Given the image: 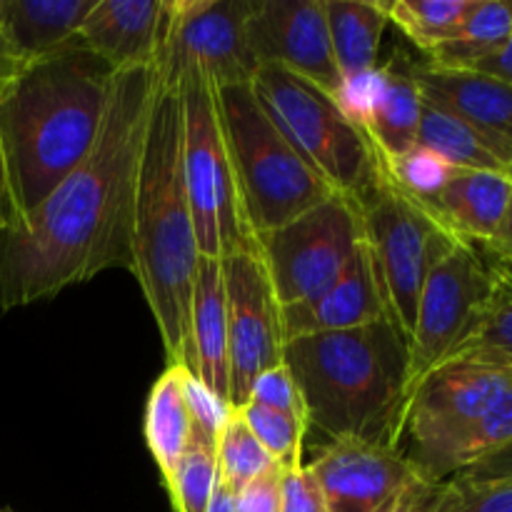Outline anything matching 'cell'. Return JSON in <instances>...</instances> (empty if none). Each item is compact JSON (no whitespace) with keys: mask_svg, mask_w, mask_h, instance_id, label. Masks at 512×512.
Wrapping results in <instances>:
<instances>
[{"mask_svg":"<svg viewBox=\"0 0 512 512\" xmlns=\"http://www.w3.org/2000/svg\"><path fill=\"white\" fill-rule=\"evenodd\" d=\"M155 80V65L113 73L88 158L38 208L0 230V310L48 300L105 270H130L135 185Z\"/></svg>","mask_w":512,"mask_h":512,"instance_id":"cell-1","label":"cell"},{"mask_svg":"<svg viewBox=\"0 0 512 512\" xmlns=\"http://www.w3.org/2000/svg\"><path fill=\"white\" fill-rule=\"evenodd\" d=\"M113 70L75 40L33 60L0 95V165L10 223L38 208L93 148Z\"/></svg>","mask_w":512,"mask_h":512,"instance_id":"cell-2","label":"cell"},{"mask_svg":"<svg viewBox=\"0 0 512 512\" xmlns=\"http://www.w3.org/2000/svg\"><path fill=\"white\" fill-rule=\"evenodd\" d=\"M200 258L183 173L180 93L178 85L158 78L135 185L130 273L158 325L168 365L188 370L190 303Z\"/></svg>","mask_w":512,"mask_h":512,"instance_id":"cell-3","label":"cell"},{"mask_svg":"<svg viewBox=\"0 0 512 512\" xmlns=\"http://www.w3.org/2000/svg\"><path fill=\"white\" fill-rule=\"evenodd\" d=\"M283 363L330 440L400 448L408 405V340L390 318L285 343Z\"/></svg>","mask_w":512,"mask_h":512,"instance_id":"cell-4","label":"cell"},{"mask_svg":"<svg viewBox=\"0 0 512 512\" xmlns=\"http://www.w3.org/2000/svg\"><path fill=\"white\" fill-rule=\"evenodd\" d=\"M215 90L235 183L255 235L280 228L338 195L270 120L253 85Z\"/></svg>","mask_w":512,"mask_h":512,"instance_id":"cell-5","label":"cell"},{"mask_svg":"<svg viewBox=\"0 0 512 512\" xmlns=\"http://www.w3.org/2000/svg\"><path fill=\"white\" fill-rule=\"evenodd\" d=\"M363 243L390 320L410 338L430 270L460 243L428 208L398 190L378 160L375 178L355 195Z\"/></svg>","mask_w":512,"mask_h":512,"instance_id":"cell-6","label":"cell"},{"mask_svg":"<svg viewBox=\"0 0 512 512\" xmlns=\"http://www.w3.org/2000/svg\"><path fill=\"white\" fill-rule=\"evenodd\" d=\"M183 115V173L193 210L195 235L203 258L220 260L233 250L255 245L235 183L215 83L200 68L178 78Z\"/></svg>","mask_w":512,"mask_h":512,"instance_id":"cell-7","label":"cell"},{"mask_svg":"<svg viewBox=\"0 0 512 512\" xmlns=\"http://www.w3.org/2000/svg\"><path fill=\"white\" fill-rule=\"evenodd\" d=\"M250 85L270 120L335 193L355 198L375 178L373 145L330 95L278 65H260Z\"/></svg>","mask_w":512,"mask_h":512,"instance_id":"cell-8","label":"cell"},{"mask_svg":"<svg viewBox=\"0 0 512 512\" xmlns=\"http://www.w3.org/2000/svg\"><path fill=\"white\" fill-rule=\"evenodd\" d=\"M512 388V365L490 358H450L430 370L408 395L403 435L410 463L428 483L445 453L468 435ZM435 485V483H433Z\"/></svg>","mask_w":512,"mask_h":512,"instance_id":"cell-9","label":"cell"},{"mask_svg":"<svg viewBox=\"0 0 512 512\" xmlns=\"http://www.w3.org/2000/svg\"><path fill=\"white\" fill-rule=\"evenodd\" d=\"M363 240L353 198L335 195L268 233L255 235L280 308L308 303L328 290Z\"/></svg>","mask_w":512,"mask_h":512,"instance_id":"cell-10","label":"cell"},{"mask_svg":"<svg viewBox=\"0 0 512 512\" xmlns=\"http://www.w3.org/2000/svg\"><path fill=\"white\" fill-rule=\"evenodd\" d=\"M498 263L475 245L458 243L433 270L418 300L408 338V395L425 375L458 353L478 328L495 293Z\"/></svg>","mask_w":512,"mask_h":512,"instance_id":"cell-11","label":"cell"},{"mask_svg":"<svg viewBox=\"0 0 512 512\" xmlns=\"http://www.w3.org/2000/svg\"><path fill=\"white\" fill-rule=\"evenodd\" d=\"M255 0H165L155 73L178 85L185 68H200L215 88L253 83L260 68L248 43Z\"/></svg>","mask_w":512,"mask_h":512,"instance_id":"cell-12","label":"cell"},{"mask_svg":"<svg viewBox=\"0 0 512 512\" xmlns=\"http://www.w3.org/2000/svg\"><path fill=\"white\" fill-rule=\"evenodd\" d=\"M228 308L230 408L248 403L255 378L283 363V325L280 303L268 278L258 243L220 258Z\"/></svg>","mask_w":512,"mask_h":512,"instance_id":"cell-13","label":"cell"},{"mask_svg":"<svg viewBox=\"0 0 512 512\" xmlns=\"http://www.w3.org/2000/svg\"><path fill=\"white\" fill-rule=\"evenodd\" d=\"M308 468L323 488L328 512H418L435 488L405 450L363 440H330Z\"/></svg>","mask_w":512,"mask_h":512,"instance_id":"cell-14","label":"cell"},{"mask_svg":"<svg viewBox=\"0 0 512 512\" xmlns=\"http://www.w3.org/2000/svg\"><path fill=\"white\" fill-rule=\"evenodd\" d=\"M248 43L258 65H278L338 100L343 78L330 50L323 0H255Z\"/></svg>","mask_w":512,"mask_h":512,"instance_id":"cell-15","label":"cell"},{"mask_svg":"<svg viewBox=\"0 0 512 512\" xmlns=\"http://www.w3.org/2000/svg\"><path fill=\"white\" fill-rule=\"evenodd\" d=\"M413 65L415 60L405 50H395L388 63L345 80L335 100L348 120L363 130L383 163L413 150L418 140L423 95Z\"/></svg>","mask_w":512,"mask_h":512,"instance_id":"cell-16","label":"cell"},{"mask_svg":"<svg viewBox=\"0 0 512 512\" xmlns=\"http://www.w3.org/2000/svg\"><path fill=\"white\" fill-rule=\"evenodd\" d=\"M380 318H390V315L363 240H360L345 273L328 290H323L318 298L308 300V303L280 308L285 343L308 338V335L360 328V325L375 323Z\"/></svg>","mask_w":512,"mask_h":512,"instance_id":"cell-17","label":"cell"},{"mask_svg":"<svg viewBox=\"0 0 512 512\" xmlns=\"http://www.w3.org/2000/svg\"><path fill=\"white\" fill-rule=\"evenodd\" d=\"M165 0H98L83 20L78 43L113 73L155 63Z\"/></svg>","mask_w":512,"mask_h":512,"instance_id":"cell-18","label":"cell"},{"mask_svg":"<svg viewBox=\"0 0 512 512\" xmlns=\"http://www.w3.org/2000/svg\"><path fill=\"white\" fill-rule=\"evenodd\" d=\"M420 95L433 108L465 120L495 143L512 148V85L478 70L413 65Z\"/></svg>","mask_w":512,"mask_h":512,"instance_id":"cell-19","label":"cell"},{"mask_svg":"<svg viewBox=\"0 0 512 512\" xmlns=\"http://www.w3.org/2000/svg\"><path fill=\"white\" fill-rule=\"evenodd\" d=\"M510 198V173L455 168L453 178L428 205V210L455 240L475 248H488L503 223Z\"/></svg>","mask_w":512,"mask_h":512,"instance_id":"cell-20","label":"cell"},{"mask_svg":"<svg viewBox=\"0 0 512 512\" xmlns=\"http://www.w3.org/2000/svg\"><path fill=\"white\" fill-rule=\"evenodd\" d=\"M190 373L230 405L228 308H225L223 263L200 258L190 303Z\"/></svg>","mask_w":512,"mask_h":512,"instance_id":"cell-21","label":"cell"},{"mask_svg":"<svg viewBox=\"0 0 512 512\" xmlns=\"http://www.w3.org/2000/svg\"><path fill=\"white\" fill-rule=\"evenodd\" d=\"M98 0H3L0 25L25 63L48 58L78 40Z\"/></svg>","mask_w":512,"mask_h":512,"instance_id":"cell-22","label":"cell"},{"mask_svg":"<svg viewBox=\"0 0 512 512\" xmlns=\"http://www.w3.org/2000/svg\"><path fill=\"white\" fill-rule=\"evenodd\" d=\"M185 375L188 368L183 365H168L153 383L145 403V443L163 475V483L173 475L193 435V420L185 400Z\"/></svg>","mask_w":512,"mask_h":512,"instance_id":"cell-23","label":"cell"},{"mask_svg":"<svg viewBox=\"0 0 512 512\" xmlns=\"http://www.w3.org/2000/svg\"><path fill=\"white\" fill-rule=\"evenodd\" d=\"M330 50L340 78L353 80L378 68L385 18L378 0H323Z\"/></svg>","mask_w":512,"mask_h":512,"instance_id":"cell-24","label":"cell"},{"mask_svg":"<svg viewBox=\"0 0 512 512\" xmlns=\"http://www.w3.org/2000/svg\"><path fill=\"white\" fill-rule=\"evenodd\" d=\"M415 145L430 150L460 170H495V173L512 170V148L495 143L470 123L433 108L425 100Z\"/></svg>","mask_w":512,"mask_h":512,"instance_id":"cell-25","label":"cell"},{"mask_svg":"<svg viewBox=\"0 0 512 512\" xmlns=\"http://www.w3.org/2000/svg\"><path fill=\"white\" fill-rule=\"evenodd\" d=\"M510 35L512 10L508 0H473L458 30L425 55V65L440 70H473Z\"/></svg>","mask_w":512,"mask_h":512,"instance_id":"cell-26","label":"cell"},{"mask_svg":"<svg viewBox=\"0 0 512 512\" xmlns=\"http://www.w3.org/2000/svg\"><path fill=\"white\" fill-rule=\"evenodd\" d=\"M393 23L425 55L450 38L463 23L473 0H378Z\"/></svg>","mask_w":512,"mask_h":512,"instance_id":"cell-27","label":"cell"},{"mask_svg":"<svg viewBox=\"0 0 512 512\" xmlns=\"http://www.w3.org/2000/svg\"><path fill=\"white\" fill-rule=\"evenodd\" d=\"M512 445V388L493 408L485 413V418L470 430L468 435L458 440L448 453L440 458V463L433 470V483L440 485L450 480L453 475L473 468L480 460L500 453V450Z\"/></svg>","mask_w":512,"mask_h":512,"instance_id":"cell-28","label":"cell"},{"mask_svg":"<svg viewBox=\"0 0 512 512\" xmlns=\"http://www.w3.org/2000/svg\"><path fill=\"white\" fill-rule=\"evenodd\" d=\"M218 485V455L215 443L190 438L173 475L165 480L175 512H205Z\"/></svg>","mask_w":512,"mask_h":512,"instance_id":"cell-29","label":"cell"},{"mask_svg":"<svg viewBox=\"0 0 512 512\" xmlns=\"http://www.w3.org/2000/svg\"><path fill=\"white\" fill-rule=\"evenodd\" d=\"M215 455H218V480L235 490H243L260 475L278 468L235 410L225 428L220 430Z\"/></svg>","mask_w":512,"mask_h":512,"instance_id":"cell-30","label":"cell"},{"mask_svg":"<svg viewBox=\"0 0 512 512\" xmlns=\"http://www.w3.org/2000/svg\"><path fill=\"white\" fill-rule=\"evenodd\" d=\"M465 355L512 365V270L505 265H498L495 293L478 328L470 333L453 358H465Z\"/></svg>","mask_w":512,"mask_h":512,"instance_id":"cell-31","label":"cell"},{"mask_svg":"<svg viewBox=\"0 0 512 512\" xmlns=\"http://www.w3.org/2000/svg\"><path fill=\"white\" fill-rule=\"evenodd\" d=\"M235 413L245 420L258 443L263 445L265 453L273 458L280 470L300 468L303 465V443L310 425L293 415L278 413V410L263 408V405L245 403Z\"/></svg>","mask_w":512,"mask_h":512,"instance_id":"cell-32","label":"cell"},{"mask_svg":"<svg viewBox=\"0 0 512 512\" xmlns=\"http://www.w3.org/2000/svg\"><path fill=\"white\" fill-rule=\"evenodd\" d=\"M418 512H512V480L455 478L435 485Z\"/></svg>","mask_w":512,"mask_h":512,"instance_id":"cell-33","label":"cell"},{"mask_svg":"<svg viewBox=\"0 0 512 512\" xmlns=\"http://www.w3.org/2000/svg\"><path fill=\"white\" fill-rule=\"evenodd\" d=\"M380 165H383L385 175L393 180L395 188L403 190L408 198H413L423 208H428L438 198L440 190L448 185V180L455 173L453 165H448L443 158L420 148V145H415L413 150H408L400 158L388 160V163L380 160Z\"/></svg>","mask_w":512,"mask_h":512,"instance_id":"cell-34","label":"cell"},{"mask_svg":"<svg viewBox=\"0 0 512 512\" xmlns=\"http://www.w3.org/2000/svg\"><path fill=\"white\" fill-rule=\"evenodd\" d=\"M248 403L263 405V408L278 410V413H285V415H293V418L303 420V423L310 425L308 405H305L303 390H300V385L295 383L293 373H290V368L285 363L273 365V368L263 370V373L255 378Z\"/></svg>","mask_w":512,"mask_h":512,"instance_id":"cell-35","label":"cell"},{"mask_svg":"<svg viewBox=\"0 0 512 512\" xmlns=\"http://www.w3.org/2000/svg\"><path fill=\"white\" fill-rule=\"evenodd\" d=\"M185 400H188L190 420H193V435L190 438L208 440V443L218 445L220 430L225 428V423L233 415V408L223 398L210 393L190 370L185 375Z\"/></svg>","mask_w":512,"mask_h":512,"instance_id":"cell-36","label":"cell"},{"mask_svg":"<svg viewBox=\"0 0 512 512\" xmlns=\"http://www.w3.org/2000/svg\"><path fill=\"white\" fill-rule=\"evenodd\" d=\"M280 512H328L323 488L308 465L280 470Z\"/></svg>","mask_w":512,"mask_h":512,"instance_id":"cell-37","label":"cell"},{"mask_svg":"<svg viewBox=\"0 0 512 512\" xmlns=\"http://www.w3.org/2000/svg\"><path fill=\"white\" fill-rule=\"evenodd\" d=\"M238 512H280V468L240 490Z\"/></svg>","mask_w":512,"mask_h":512,"instance_id":"cell-38","label":"cell"},{"mask_svg":"<svg viewBox=\"0 0 512 512\" xmlns=\"http://www.w3.org/2000/svg\"><path fill=\"white\" fill-rule=\"evenodd\" d=\"M460 478L470 480H512V445L510 448L500 450V453L490 455V458L480 460L473 468L458 473ZM455 478V475H453Z\"/></svg>","mask_w":512,"mask_h":512,"instance_id":"cell-39","label":"cell"},{"mask_svg":"<svg viewBox=\"0 0 512 512\" xmlns=\"http://www.w3.org/2000/svg\"><path fill=\"white\" fill-rule=\"evenodd\" d=\"M25 65L28 63L20 58V53L13 48V43H10V38L5 35V30L0 28V95H3L5 90H8V85L23 73Z\"/></svg>","mask_w":512,"mask_h":512,"instance_id":"cell-40","label":"cell"},{"mask_svg":"<svg viewBox=\"0 0 512 512\" xmlns=\"http://www.w3.org/2000/svg\"><path fill=\"white\" fill-rule=\"evenodd\" d=\"M485 250L493 255L498 265H505V268H510L512 265V198H510L508 210H505L498 233H495V238L490 240Z\"/></svg>","mask_w":512,"mask_h":512,"instance_id":"cell-41","label":"cell"},{"mask_svg":"<svg viewBox=\"0 0 512 512\" xmlns=\"http://www.w3.org/2000/svg\"><path fill=\"white\" fill-rule=\"evenodd\" d=\"M473 70H478V73L495 75V78L505 80V83L512 85V35L505 40L503 45H500L498 50H495L493 55H488L485 60H480Z\"/></svg>","mask_w":512,"mask_h":512,"instance_id":"cell-42","label":"cell"},{"mask_svg":"<svg viewBox=\"0 0 512 512\" xmlns=\"http://www.w3.org/2000/svg\"><path fill=\"white\" fill-rule=\"evenodd\" d=\"M238 498H240V490L230 488V485L220 483L218 480L213 498H210L208 510L205 512H238Z\"/></svg>","mask_w":512,"mask_h":512,"instance_id":"cell-43","label":"cell"},{"mask_svg":"<svg viewBox=\"0 0 512 512\" xmlns=\"http://www.w3.org/2000/svg\"><path fill=\"white\" fill-rule=\"evenodd\" d=\"M10 223V203H8V190H5L3 178V165H0V230Z\"/></svg>","mask_w":512,"mask_h":512,"instance_id":"cell-44","label":"cell"},{"mask_svg":"<svg viewBox=\"0 0 512 512\" xmlns=\"http://www.w3.org/2000/svg\"><path fill=\"white\" fill-rule=\"evenodd\" d=\"M508 5H510V10H512V0H508Z\"/></svg>","mask_w":512,"mask_h":512,"instance_id":"cell-45","label":"cell"},{"mask_svg":"<svg viewBox=\"0 0 512 512\" xmlns=\"http://www.w3.org/2000/svg\"><path fill=\"white\" fill-rule=\"evenodd\" d=\"M510 178H512V170H510Z\"/></svg>","mask_w":512,"mask_h":512,"instance_id":"cell-46","label":"cell"},{"mask_svg":"<svg viewBox=\"0 0 512 512\" xmlns=\"http://www.w3.org/2000/svg\"><path fill=\"white\" fill-rule=\"evenodd\" d=\"M0 512H5V510H0Z\"/></svg>","mask_w":512,"mask_h":512,"instance_id":"cell-47","label":"cell"}]
</instances>
